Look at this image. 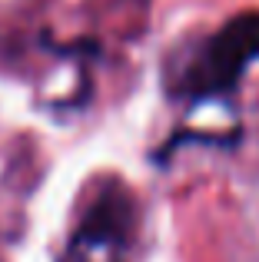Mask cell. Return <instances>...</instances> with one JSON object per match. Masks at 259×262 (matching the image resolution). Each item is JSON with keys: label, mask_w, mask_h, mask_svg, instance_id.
<instances>
[{"label": "cell", "mask_w": 259, "mask_h": 262, "mask_svg": "<svg viewBox=\"0 0 259 262\" xmlns=\"http://www.w3.org/2000/svg\"><path fill=\"white\" fill-rule=\"evenodd\" d=\"M136 196L120 176H106L83 206L57 262H130L136 239Z\"/></svg>", "instance_id": "obj_2"}, {"label": "cell", "mask_w": 259, "mask_h": 262, "mask_svg": "<svg viewBox=\"0 0 259 262\" xmlns=\"http://www.w3.org/2000/svg\"><path fill=\"white\" fill-rule=\"evenodd\" d=\"M259 63V10H240L213 33L193 40L183 53L169 57L163 90L169 100L200 106L209 100H229L243 77Z\"/></svg>", "instance_id": "obj_1"}]
</instances>
